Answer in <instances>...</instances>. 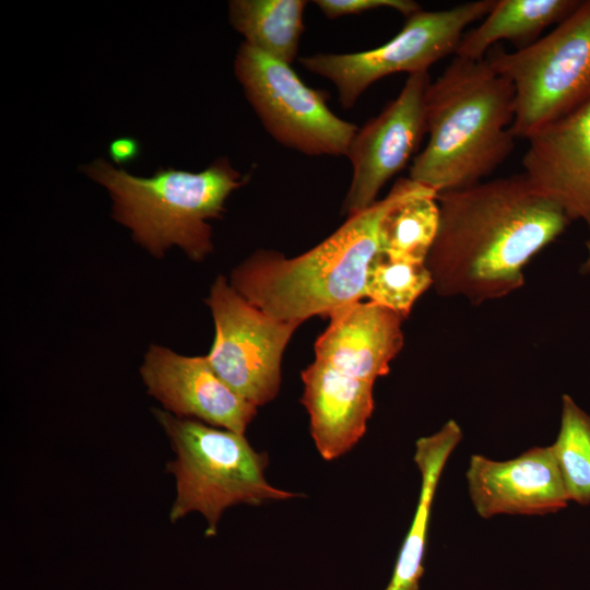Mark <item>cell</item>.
Masks as SVG:
<instances>
[{
  "label": "cell",
  "instance_id": "cell-24",
  "mask_svg": "<svg viewBox=\"0 0 590 590\" xmlns=\"http://www.w3.org/2000/svg\"><path fill=\"white\" fill-rule=\"evenodd\" d=\"M586 247H587V257L580 267V271L583 274H590V237L588 238L586 243Z\"/></svg>",
  "mask_w": 590,
  "mask_h": 590
},
{
  "label": "cell",
  "instance_id": "cell-8",
  "mask_svg": "<svg viewBox=\"0 0 590 590\" xmlns=\"http://www.w3.org/2000/svg\"><path fill=\"white\" fill-rule=\"evenodd\" d=\"M234 71L263 127L279 143L310 156L346 155L358 128L335 116L324 94L307 86L291 64L243 43Z\"/></svg>",
  "mask_w": 590,
  "mask_h": 590
},
{
  "label": "cell",
  "instance_id": "cell-10",
  "mask_svg": "<svg viewBox=\"0 0 590 590\" xmlns=\"http://www.w3.org/2000/svg\"><path fill=\"white\" fill-rule=\"evenodd\" d=\"M428 72L410 74L399 95L381 113L357 129L346 152L352 180L343 203L349 216L370 206L380 189L416 151L425 125Z\"/></svg>",
  "mask_w": 590,
  "mask_h": 590
},
{
  "label": "cell",
  "instance_id": "cell-12",
  "mask_svg": "<svg viewBox=\"0 0 590 590\" xmlns=\"http://www.w3.org/2000/svg\"><path fill=\"white\" fill-rule=\"evenodd\" d=\"M465 476L472 505L484 519L547 515L569 502L551 446L533 447L505 461L472 455Z\"/></svg>",
  "mask_w": 590,
  "mask_h": 590
},
{
  "label": "cell",
  "instance_id": "cell-20",
  "mask_svg": "<svg viewBox=\"0 0 590 590\" xmlns=\"http://www.w3.org/2000/svg\"><path fill=\"white\" fill-rule=\"evenodd\" d=\"M551 447L569 502L590 505V415L568 394L562 398L559 432Z\"/></svg>",
  "mask_w": 590,
  "mask_h": 590
},
{
  "label": "cell",
  "instance_id": "cell-21",
  "mask_svg": "<svg viewBox=\"0 0 590 590\" xmlns=\"http://www.w3.org/2000/svg\"><path fill=\"white\" fill-rule=\"evenodd\" d=\"M430 286L432 275L424 262L391 259L379 251L368 270L366 296L404 319Z\"/></svg>",
  "mask_w": 590,
  "mask_h": 590
},
{
  "label": "cell",
  "instance_id": "cell-7",
  "mask_svg": "<svg viewBox=\"0 0 590 590\" xmlns=\"http://www.w3.org/2000/svg\"><path fill=\"white\" fill-rule=\"evenodd\" d=\"M495 0L469 1L439 11H417L384 45L353 54H316L299 59L308 71L330 80L345 109L376 81L398 72H428L432 64L455 55L464 30L482 20Z\"/></svg>",
  "mask_w": 590,
  "mask_h": 590
},
{
  "label": "cell",
  "instance_id": "cell-5",
  "mask_svg": "<svg viewBox=\"0 0 590 590\" xmlns=\"http://www.w3.org/2000/svg\"><path fill=\"white\" fill-rule=\"evenodd\" d=\"M176 458L166 469L176 479V498L169 511L174 523L192 511L206 520L205 536L216 535L219 520L228 507L259 506L298 496L269 484L266 452H257L243 434L220 429L165 410H153Z\"/></svg>",
  "mask_w": 590,
  "mask_h": 590
},
{
  "label": "cell",
  "instance_id": "cell-22",
  "mask_svg": "<svg viewBox=\"0 0 590 590\" xmlns=\"http://www.w3.org/2000/svg\"><path fill=\"white\" fill-rule=\"evenodd\" d=\"M314 3L328 19L361 14L381 8L397 10L406 16L421 10L420 4L411 0H317Z\"/></svg>",
  "mask_w": 590,
  "mask_h": 590
},
{
  "label": "cell",
  "instance_id": "cell-19",
  "mask_svg": "<svg viewBox=\"0 0 590 590\" xmlns=\"http://www.w3.org/2000/svg\"><path fill=\"white\" fill-rule=\"evenodd\" d=\"M438 193L415 197L392 210L380 231V252L391 259L424 262L439 227Z\"/></svg>",
  "mask_w": 590,
  "mask_h": 590
},
{
  "label": "cell",
  "instance_id": "cell-4",
  "mask_svg": "<svg viewBox=\"0 0 590 590\" xmlns=\"http://www.w3.org/2000/svg\"><path fill=\"white\" fill-rule=\"evenodd\" d=\"M82 169L107 189L113 217L132 232L138 244L157 258L178 246L194 261L213 250L208 221L220 217L228 196L248 180L226 157L200 173L169 167L151 177L133 176L104 158Z\"/></svg>",
  "mask_w": 590,
  "mask_h": 590
},
{
  "label": "cell",
  "instance_id": "cell-16",
  "mask_svg": "<svg viewBox=\"0 0 590 590\" xmlns=\"http://www.w3.org/2000/svg\"><path fill=\"white\" fill-rule=\"evenodd\" d=\"M461 427L449 420L438 432L415 444L414 461L421 473L416 510L385 590H420L432 505L445 464L461 441Z\"/></svg>",
  "mask_w": 590,
  "mask_h": 590
},
{
  "label": "cell",
  "instance_id": "cell-15",
  "mask_svg": "<svg viewBox=\"0 0 590 590\" xmlns=\"http://www.w3.org/2000/svg\"><path fill=\"white\" fill-rule=\"evenodd\" d=\"M302 403L320 456L333 460L350 451L366 432L374 402V382L361 380L315 359L302 371Z\"/></svg>",
  "mask_w": 590,
  "mask_h": 590
},
{
  "label": "cell",
  "instance_id": "cell-11",
  "mask_svg": "<svg viewBox=\"0 0 590 590\" xmlns=\"http://www.w3.org/2000/svg\"><path fill=\"white\" fill-rule=\"evenodd\" d=\"M140 374L149 394L178 417L245 433L257 406L238 396L214 371L206 356H184L151 345Z\"/></svg>",
  "mask_w": 590,
  "mask_h": 590
},
{
  "label": "cell",
  "instance_id": "cell-2",
  "mask_svg": "<svg viewBox=\"0 0 590 590\" xmlns=\"http://www.w3.org/2000/svg\"><path fill=\"white\" fill-rule=\"evenodd\" d=\"M437 193L401 178L389 193L367 209L347 216L333 234L307 252L285 258L258 250L231 276V285L268 316L302 323L330 316L366 296L369 267L380 251V231L388 214L404 202Z\"/></svg>",
  "mask_w": 590,
  "mask_h": 590
},
{
  "label": "cell",
  "instance_id": "cell-14",
  "mask_svg": "<svg viewBox=\"0 0 590 590\" xmlns=\"http://www.w3.org/2000/svg\"><path fill=\"white\" fill-rule=\"evenodd\" d=\"M315 344L316 361L341 374L375 384L390 370L403 345V318L373 302L344 306Z\"/></svg>",
  "mask_w": 590,
  "mask_h": 590
},
{
  "label": "cell",
  "instance_id": "cell-6",
  "mask_svg": "<svg viewBox=\"0 0 590 590\" xmlns=\"http://www.w3.org/2000/svg\"><path fill=\"white\" fill-rule=\"evenodd\" d=\"M489 66L515 91V138L529 139L543 127L590 103V0L545 36L507 52L492 48Z\"/></svg>",
  "mask_w": 590,
  "mask_h": 590
},
{
  "label": "cell",
  "instance_id": "cell-18",
  "mask_svg": "<svg viewBox=\"0 0 590 590\" xmlns=\"http://www.w3.org/2000/svg\"><path fill=\"white\" fill-rule=\"evenodd\" d=\"M306 5L303 0H233L228 16L245 44L291 64L304 32Z\"/></svg>",
  "mask_w": 590,
  "mask_h": 590
},
{
  "label": "cell",
  "instance_id": "cell-17",
  "mask_svg": "<svg viewBox=\"0 0 590 590\" xmlns=\"http://www.w3.org/2000/svg\"><path fill=\"white\" fill-rule=\"evenodd\" d=\"M576 0H495L482 22L463 34L455 56L483 60L493 45L508 40L527 47L554 23H560L578 5Z\"/></svg>",
  "mask_w": 590,
  "mask_h": 590
},
{
  "label": "cell",
  "instance_id": "cell-23",
  "mask_svg": "<svg viewBox=\"0 0 590 590\" xmlns=\"http://www.w3.org/2000/svg\"><path fill=\"white\" fill-rule=\"evenodd\" d=\"M108 154L117 165L129 164L139 156L140 143L131 137L116 138L109 143Z\"/></svg>",
  "mask_w": 590,
  "mask_h": 590
},
{
  "label": "cell",
  "instance_id": "cell-9",
  "mask_svg": "<svg viewBox=\"0 0 590 590\" xmlns=\"http://www.w3.org/2000/svg\"><path fill=\"white\" fill-rule=\"evenodd\" d=\"M215 335L206 358L219 377L255 406L272 401L281 385L283 352L300 323L274 319L217 276L206 299Z\"/></svg>",
  "mask_w": 590,
  "mask_h": 590
},
{
  "label": "cell",
  "instance_id": "cell-13",
  "mask_svg": "<svg viewBox=\"0 0 590 590\" xmlns=\"http://www.w3.org/2000/svg\"><path fill=\"white\" fill-rule=\"evenodd\" d=\"M528 142L526 178L570 221L590 227V103L543 127Z\"/></svg>",
  "mask_w": 590,
  "mask_h": 590
},
{
  "label": "cell",
  "instance_id": "cell-3",
  "mask_svg": "<svg viewBox=\"0 0 590 590\" xmlns=\"http://www.w3.org/2000/svg\"><path fill=\"white\" fill-rule=\"evenodd\" d=\"M511 82L486 59L455 56L425 94L428 141L409 178L437 193L482 181L515 148Z\"/></svg>",
  "mask_w": 590,
  "mask_h": 590
},
{
  "label": "cell",
  "instance_id": "cell-1",
  "mask_svg": "<svg viewBox=\"0 0 590 590\" xmlns=\"http://www.w3.org/2000/svg\"><path fill=\"white\" fill-rule=\"evenodd\" d=\"M439 227L425 264L442 296L472 303L507 296L523 267L570 223L523 174L438 193Z\"/></svg>",
  "mask_w": 590,
  "mask_h": 590
}]
</instances>
